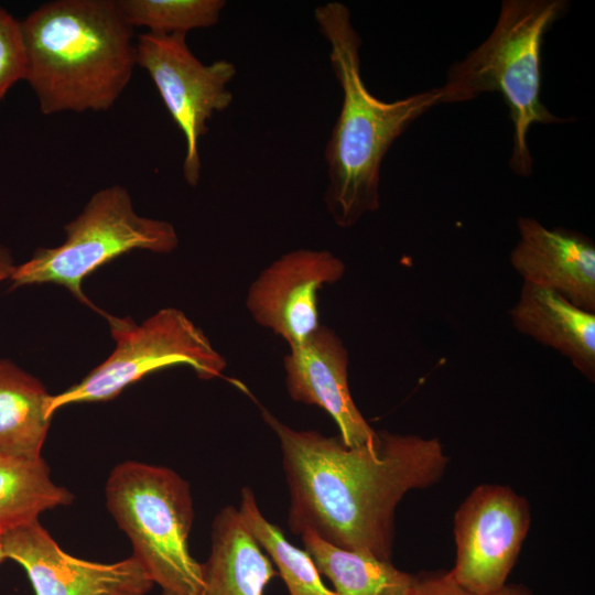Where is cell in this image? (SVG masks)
I'll use <instances>...</instances> for the list:
<instances>
[{"instance_id":"obj_1","label":"cell","mask_w":595,"mask_h":595,"mask_svg":"<svg viewBox=\"0 0 595 595\" xmlns=\"http://www.w3.org/2000/svg\"><path fill=\"white\" fill-rule=\"evenodd\" d=\"M262 416L280 443L291 531L391 561L399 502L447 469L441 441L379 431L371 442L348 446L339 435L294 430L267 410Z\"/></svg>"},{"instance_id":"obj_2","label":"cell","mask_w":595,"mask_h":595,"mask_svg":"<svg viewBox=\"0 0 595 595\" xmlns=\"http://www.w3.org/2000/svg\"><path fill=\"white\" fill-rule=\"evenodd\" d=\"M21 22L24 80L45 116L107 111L129 85L133 28L118 0H55Z\"/></svg>"},{"instance_id":"obj_3","label":"cell","mask_w":595,"mask_h":595,"mask_svg":"<svg viewBox=\"0 0 595 595\" xmlns=\"http://www.w3.org/2000/svg\"><path fill=\"white\" fill-rule=\"evenodd\" d=\"M314 17L329 44L331 67L343 91L325 148L328 185L324 201L335 224L347 228L379 208L383 158L412 122L442 104V94L436 87L393 101L377 98L361 76V39L349 9L327 2L315 9Z\"/></svg>"},{"instance_id":"obj_4","label":"cell","mask_w":595,"mask_h":595,"mask_svg":"<svg viewBox=\"0 0 595 595\" xmlns=\"http://www.w3.org/2000/svg\"><path fill=\"white\" fill-rule=\"evenodd\" d=\"M567 9L565 0H504L491 33L450 66L440 87L442 104L469 101L485 93L502 95L513 126L509 164L520 176L532 173L527 141L531 126L567 121L540 98L543 39Z\"/></svg>"},{"instance_id":"obj_5","label":"cell","mask_w":595,"mask_h":595,"mask_svg":"<svg viewBox=\"0 0 595 595\" xmlns=\"http://www.w3.org/2000/svg\"><path fill=\"white\" fill-rule=\"evenodd\" d=\"M106 502L162 595H201L203 563L188 549L194 509L185 479L164 466L127 461L111 470Z\"/></svg>"},{"instance_id":"obj_6","label":"cell","mask_w":595,"mask_h":595,"mask_svg":"<svg viewBox=\"0 0 595 595\" xmlns=\"http://www.w3.org/2000/svg\"><path fill=\"white\" fill-rule=\"evenodd\" d=\"M65 240L55 248H40L15 266L12 288L55 283L104 317L106 312L85 295L84 279L101 266L134 249L172 252L178 245L174 226L136 213L129 191L111 185L94 193L82 213L64 226Z\"/></svg>"},{"instance_id":"obj_7","label":"cell","mask_w":595,"mask_h":595,"mask_svg":"<svg viewBox=\"0 0 595 595\" xmlns=\"http://www.w3.org/2000/svg\"><path fill=\"white\" fill-rule=\"evenodd\" d=\"M105 318L115 350L80 382L48 396L50 418L68 404L111 400L129 385L164 368L186 365L208 380L221 376L227 366L205 333L178 309H162L140 324L108 313Z\"/></svg>"},{"instance_id":"obj_8","label":"cell","mask_w":595,"mask_h":595,"mask_svg":"<svg viewBox=\"0 0 595 595\" xmlns=\"http://www.w3.org/2000/svg\"><path fill=\"white\" fill-rule=\"evenodd\" d=\"M136 62L152 79L183 133L182 172L186 183L196 186L202 171L199 140L207 133V122L214 113L226 110L232 102L227 86L236 75V66L226 60L202 63L190 50L186 35L147 32L136 40Z\"/></svg>"},{"instance_id":"obj_9","label":"cell","mask_w":595,"mask_h":595,"mask_svg":"<svg viewBox=\"0 0 595 595\" xmlns=\"http://www.w3.org/2000/svg\"><path fill=\"white\" fill-rule=\"evenodd\" d=\"M531 526L529 500L508 485L473 488L454 515L455 561L448 576L477 594L508 583Z\"/></svg>"},{"instance_id":"obj_10","label":"cell","mask_w":595,"mask_h":595,"mask_svg":"<svg viewBox=\"0 0 595 595\" xmlns=\"http://www.w3.org/2000/svg\"><path fill=\"white\" fill-rule=\"evenodd\" d=\"M2 545L7 559L24 569L35 595H145L154 584L132 555L115 563L72 556L39 519L4 530Z\"/></svg>"},{"instance_id":"obj_11","label":"cell","mask_w":595,"mask_h":595,"mask_svg":"<svg viewBox=\"0 0 595 595\" xmlns=\"http://www.w3.org/2000/svg\"><path fill=\"white\" fill-rule=\"evenodd\" d=\"M344 262L327 250L298 249L264 268L249 286L246 306L257 324L289 346L301 343L321 325L318 291L339 281Z\"/></svg>"},{"instance_id":"obj_12","label":"cell","mask_w":595,"mask_h":595,"mask_svg":"<svg viewBox=\"0 0 595 595\" xmlns=\"http://www.w3.org/2000/svg\"><path fill=\"white\" fill-rule=\"evenodd\" d=\"M284 356L285 386L298 402L326 411L348 446L371 442L375 431L356 407L348 386V351L338 335L320 326Z\"/></svg>"},{"instance_id":"obj_13","label":"cell","mask_w":595,"mask_h":595,"mask_svg":"<svg viewBox=\"0 0 595 595\" xmlns=\"http://www.w3.org/2000/svg\"><path fill=\"white\" fill-rule=\"evenodd\" d=\"M517 228L519 239L510 252V264L523 283L555 292L595 313L593 240L561 227L547 228L532 217H519Z\"/></svg>"},{"instance_id":"obj_14","label":"cell","mask_w":595,"mask_h":595,"mask_svg":"<svg viewBox=\"0 0 595 595\" xmlns=\"http://www.w3.org/2000/svg\"><path fill=\"white\" fill-rule=\"evenodd\" d=\"M509 315L517 332L558 350L594 382L595 313L555 292L523 283Z\"/></svg>"},{"instance_id":"obj_15","label":"cell","mask_w":595,"mask_h":595,"mask_svg":"<svg viewBox=\"0 0 595 595\" xmlns=\"http://www.w3.org/2000/svg\"><path fill=\"white\" fill-rule=\"evenodd\" d=\"M275 574L239 510L231 506L221 509L212 527V549L203 563L201 595H263Z\"/></svg>"},{"instance_id":"obj_16","label":"cell","mask_w":595,"mask_h":595,"mask_svg":"<svg viewBox=\"0 0 595 595\" xmlns=\"http://www.w3.org/2000/svg\"><path fill=\"white\" fill-rule=\"evenodd\" d=\"M48 393L34 376L9 359H0V454L39 459L51 419Z\"/></svg>"},{"instance_id":"obj_17","label":"cell","mask_w":595,"mask_h":595,"mask_svg":"<svg viewBox=\"0 0 595 595\" xmlns=\"http://www.w3.org/2000/svg\"><path fill=\"white\" fill-rule=\"evenodd\" d=\"M304 550L320 574L334 585L336 595H407L414 574L391 561L333 545L311 531L301 534Z\"/></svg>"},{"instance_id":"obj_18","label":"cell","mask_w":595,"mask_h":595,"mask_svg":"<svg viewBox=\"0 0 595 595\" xmlns=\"http://www.w3.org/2000/svg\"><path fill=\"white\" fill-rule=\"evenodd\" d=\"M73 494L56 485L41 457L23 459L0 454V529L39 519L50 509L69 505Z\"/></svg>"},{"instance_id":"obj_19","label":"cell","mask_w":595,"mask_h":595,"mask_svg":"<svg viewBox=\"0 0 595 595\" xmlns=\"http://www.w3.org/2000/svg\"><path fill=\"white\" fill-rule=\"evenodd\" d=\"M238 510L251 536L278 567L290 595H336L322 581L310 554L290 543L282 530L264 518L251 489H242Z\"/></svg>"},{"instance_id":"obj_20","label":"cell","mask_w":595,"mask_h":595,"mask_svg":"<svg viewBox=\"0 0 595 595\" xmlns=\"http://www.w3.org/2000/svg\"><path fill=\"white\" fill-rule=\"evenodd\" d=\"M128 21L134 28H145L154 35H186L194 29L218 23L224 0H118Z\"/></svg>"},{"instance_id":"obj_21","label":"cell","mask_w":595,"mask_h":595,"mask_svg":"<svg viewBox=\"0 0 595 595\" xmlns=\"http://www.w3.org/2000/svg\"><path fill=\"white\" fill-rule=\"evenodd\" d=\"M25 67L21 22L0 6V105L11 88L24 80Z\"/></svg>"},{"instance_id":"obj_22","label":"cell","mask_w":595,"mask_h":595,"mask_svg":"<svg viewBox=\"0 0 595 595\" xmlns=\"http://www.w3.org/2000/svg\"><path fill=\"white\" fill-rule=\"evenodd\" d=\"M407 595H536L522 583L508 582L500 589L487 594L469 592L457 585L447 571L420 572Z\"/></svg>"},{"instance_id":"obj_23","label":"cell","mask_w":595,"mask_h":595,"mask_svg":"<svg viewBox=\"0 0 595 595\" xmlns=\"http://www.w3.org/2000/svg\"><path fill=\"white\" fill-rule=\"evenodd\" d=\"M14 268L10 251L0 245V281L9 279Z\"/></svg>"},{"instance_id":"obj_24","label":"cell","mask_w":595,"mask_h":595,"mask_svg":"<svg viewBox=\"0 0 595 595\" xmlns=\"http://www.w3.org/2000/svg\"><path fill=\"white\" fill-rule=\"evenodd\" d=\"M4 530L0 529V564L7 560V556L4 554V551H3V545H2V533H3Z\"/></svg>"}]
</instances>
